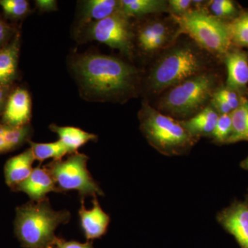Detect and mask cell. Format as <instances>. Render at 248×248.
Segmentation results:
<instances>
[{
	"label": "cell",
	"mask_w": 248,
	"mask_h": 248,
	"mask_svg": "<svg viewBox=\"0 0 248 248\" xmlns=\"http://www.w3.org/2000/svg\"><path fill=\"white\" fill-rule=\"evenodd\" d=\"M72 68L84 95L94 100L124 102L137 92L138 70L115 57L78 55L72 62Z\"/></svg>",
	"instance_id": "obj_1"
},
{
	"label": "cell",
	"mask_w": 248,
	"mask_h": 248,
	"mask_svg": "<svg viewBox=\"0 0 248 248\" xmlns=\"http://www.w3.org/2000/svg\"><path fill=\"white\" fill-rule=\"evenodd\" d=\"M71 217L68 210H54L48 197L31 201L16 209L15 233L23 248H46L53 246L57 228L68 223Z\"/></svg>",
	"instance_id": "obj_2"
},
{
	"label": "cell",
	"mask_w": 248,
	"mask_h": 248,
	"mask_svg": "<svg viewBox=\"0 0 248 248\" xmlns=\"http://www.w3.org/2000/svg\"><path fill=\"white\" fill-rule=\"evenodd\" d=\"M138 117L148 143L166 156L186 154L200 140L189 133L182 121L163 114L148 103L142 104Z\"/></svg>",
	"instance_id": "obj_3"
},
{
	"label": "cell",
	"mask_w": 248,
	"mask_h": 248,
	"mask_svg": "<svg viewBox=\"0 0 248 248\" xmlns=\"http://www.w3.org/2000/svg\"><path fill=\"white\" fill-rule=\"evenodd\" d=\"M206 59L191 44H182L169 49L156 62L148 77L153 93H162L182 81L205 72Z\"/></svg>",
	"instance_id": "obj_4"
},
{
	"label": "cell",
	"mask_w": 248,
	"mask_h": 248,
	"mask_svg": "<svg viewBox=\"0 0 248 248\" xmlns=\"http://www.w3.org/2000/svg\"><path fill=\"white\" fill-rule=\"evenodd\" d=\"M217 76L203 72L170 88L159 101V109L170 117L187 120L198 113L211 101L217 89Z\"/></svg>",
	"instance_id": "obj_5"
},
{
	"label": "cell",
	"mask_w": 248,
	"mask_h": 248,
	"mask_svg": "<svg viewBox=\"0 0 248 248\" xmlns=\"http://www.w3.org/2000/svg\"><path fill=\"white\" fill-rule=\"evenodd\" d=\"M171 18L179 34L190 36L196 43L209 53L218 57L226 56L232 45L228 24L210 16L202 10H194Z\"/></svg>",
	"instance_id": "obj_6"
},
{
	"label": "cell",
	"mask_w": 248,
	"mask_h": 248,
	"mask_svg": "<svg viewBox=\"0 0 248 248\" xmlns=\"http://www.w3.org/2000/svg\"><path fill=\"white\" fill-rule=\"evenodd\" d=\"M89 159L87 155L76 152L66 159L53 160L45 167L53 177L60 193L76 190L81 200L87 197H103L104 192L88 169Z\"/></svg>",
	"instance_id": "obj_7"
},
{
	"label": "cell",
	"mask_w": 248,
	"mask_h": 248,
	"mask_svg": "<svg viewBox=\"0 0 248 248\" xmlns=\"http://www.w3.org/2000/svg\"><path fill=\"white\" fill-rule=\"evenodd\" d=\"M87 38L105 44L130 56L133 53L135 32L129 17L122 13L85 26Z\"/></svg>",
	"instance_id": "obj_8"
},
{
	"label": "cell",
	"mask_w": 248,
	"mask_h": 248,
	"mask_svg": "<svg viewBox=\"0 0 248 248\" xmlns=\"http://www.w3.org/2000/svg\"><path fill=\"white\" fill-rule=\"evenodd\" d=\"M179 35V29L174 30L169 22L154 19L138 27L135 32V40L142 53L151 55L169 46Z\"/></svg>",
	"instance_id": "obj_9"
},
{
	"label": "cell",
	"mask_w": 248,
	"mask_h": 248,
	"mask_svg": "<svg viewBox=\"0 0 248 248\" xmlns=\"http://www.w3.org/2000/svg\"><path fill=\"white\" fill-rule=\"evenodd\" d=\"M217 220L234 238L240 248H248V196L223 209L217 214Z\"/></svg>",
	"instance_id": "obj_10"
},
{
	"label": "cell",
	"mask_w": 248,
	"mask_h": 248,
	"mask_svg": "<svg viewBox=\"0 0 248 248\" xmlns=\"http://www.w3.org/2000/svg\"><path fill=\"white\" fill-rule=\"evenodd\" d=\"M93 207L87 210L84 200H81L79 210L80 227L87 241L100 239L107 234L110 222V217L102 210L97 197L92 201Z\"/></svg>",
	"instance_id": "obj_11"
},
{
	"label": "cell",
	"mask_w": 248,
	"mask_h": 248,
	"mask_svg": "<svg viewBox=\"0 0 248 248\" xmlns=\"http://www.w3.org/2000/svg\"><path fill=\"white\" fill-rule=\"evenodd\" d=\"M31 99L27 90L17 89L10 94L5 105L2 122L11 127L29 125L31 118Z\"/></svg>",
	"instance_id": "obj_12"
},
{
	"label": "cell",
	"mask_w": 248,
	"mask_h": 248,
	"mask_svg": "<svg viewBox=\"0 0 248 248\" xmlns=\"http://www.w3.org/2000/svg\"><path fill=\"white\" fill-rule=\"evenodd\" d=\"M14 190L27 194L32 202H40L47 198L50 192H60L53 177L45 166L35 168L31 175Z\"/></svg>",
	"instance_id": "obj_13"
},
{
	"label": "cell",
	"mask_w": 248,
	"mask_h": 248,
	"mask_svg": "<svg viewBox=\"0 0 248 248\" xmlns=\"http://www.w3.org/2000/svg\"><path fill=\"white\" fill-rule=\"evenodd\" d=\"M225 63L227 68L226 86L237 91L244 89L248 84V57L242 50H233L226 54Z\"/></svg>",
	"instance_id": "obj_14"
},
{
	"label": "cell",
	"mask_w": 248,
	"mask_h": 248,
	"mask_svg": "<svg viewBox=\"0 0 248 248\" xmlns=\"http://www.w3.org/2000/svg\"><path fill=\"white\" fill-rule=\"evenodd\" d=\"M35 161L31 148L8 160L4 166L5 181L7 186L14 190L24 182L33 170L32 164Z\"/></svg>",
	"instance_id": "obj_15"
},
{
	"label": "cell",
	"mask_w": 248,
	"mask_h": 248,
	"mask_svg": "<svg viewBox=\"0 0 248 248\" xmlns=\"http://www.w3.org/2000/svg\"><path fill=\"white\" fill-rule=\"evenodd\" d=\"M119 12H120V1L117 0L85 1L80 14V22L82 27H85Z\"/></svg>",
	"instance_id": "obj_16"
},
{
	"label": "cell",
	"mask_w": 248,
	"mask_h": 248,
	"mask_svg": "<svg viewBox=\"0 0 248 248\" xmlns=\"http://www.w3.org/2000/svg\"><path fill=\"white\" fill-rule=\"evenodd\" d=\"M219 115L213 106L208 105L190 118L181 121L184 126L194 137L197 138L211 137Z\"/></svg>",
	"instance_id": "obj_17"
},
{
	"label": "cell",
	"mask_w": 248,
	"mask_h": 248,
	"mask_svg": "<svg viewBox=\"0 0 248 248\" xmlns=\"http://www.w3.org/2000/svg\"><path fill=\"white\" fill-rule=\"evenodd\" d=\"M49 128L58 135L59 140L66 146L70 155L76 153L89 142L97 141L98 139L97 135L76 127L59 126L51 124Z\"/></svg>",
	"instance_id": "obj_18"
},
{
	"label": "cell",
	"mask_w": 248,
	"mask_h": 248,
	"mask_svg": "<svg viewBox=\"0 0 248 248\" xmlns=\"http://www.w3.org/2000/svg\"><path fill=\"white\" fill-rule=\"evenodd\" d=\"M169 12L168 1L164 0H122L120 13L129 18L140 17L150 14Z\"/></svg>",
	"instance_id": "obj_19"
},
{
	"label": "cell",
	"mask_w": 248,
	"mask_h": 248,
	"mask_svg": "<svg viewBox=\"0 0 248 248\" xmlns=\"http://www.w3.org/2000/svg\"><path fill=\"white\" fill-rule=\"evenodd\" d=\"M19 46L17 35L11 44L0 49V85L8 86L16 78Z\"/></svg>",
	"instance_id": "obj_20"
},
{
	"label": "cell",
	"mask_w": 248,
	"mask_h": 248,
	"mask_svg": "<svg viewBox=\"0 0 248 248\" xmlns=\"http://www.w3.org/2000/svg\"><path fill=\"white\" fill-rule=\"evenodd\" d=\"M232 132L228 143L248 141V100L241 97L239 107L231 113Z\"/></svg>",
	"instance_id": "obj_21"
},
{
	"label": "cell",
	"mask_w": 248,
	"mask_h": 248,
	"mask_svg": "<svg viewBox=\"0 0 248 248\" xmlns=\"http://www.w3.org/2000/svg\"><path fill=\"white\" fill-rule=\"evenodd\" d=\"M30 148L34 158L40 162L49 159L61 160L66 155H70L66 146L60 140L51 143H35L29 141Z\"/></svg>",
	"instance_id": "obj_22"
},
{
	"label": "cell",
	"mask_w": 248,
	"mask_h": 248,
	"mask_svg": "<svg viewBox=\"0 0 248 248\" xmlns=\"http://www.w3.org/2000/svg\"><path fill=\"white\" fill-rule=\"evenodd\" d=\"M202 10L210 16L222 21L226 19H234L239 16L237 6L231 0H212L206 1L204 3Z\"/></svg>",
	"instance_id": "obj_23"
},
{
	"label": "cell",
	"mask_w": 248,
	"mask_h": 248,
	"mask_svg": "<svg viewBox=\"0 0 248 248\" xmlns=\"http://www.w3.org/2000/svg\"><path fill=\"white\" fill-rule=\"evenodd\" d=\"M232 44L248 47V12L239 15L228 24Z\"/></svg>",
	"instance_id": "obj_24"
},
{
	"label": "cell",
	"mask_w": 248,
	"mask_h": 248,
	"mask_svg": "<svg viewBox=\"0 0 248 248\" xmlns=\"http://www.w3.org/2000/svg\"><path fill=\"white\" fill-rule=\"evenodd\" d=\"M31 132L32 130L29 125L20 127H11L6 125L4 138L9 151L16 149L26 141H30L29 138Z\"/></svg>",
	"instance_id": "obj_25"
},
{
	"label": "cell",
	"mask_w": 248,
	"mask_h": 248,
	"mask_svg": "<svg viewBox=\"0 0 248 248\" xmlns=\"http://www.w3.org/2000/svg\"><path fill=\"white\" fill-rule=\"evenodd\" d=\"M232 132V121L231 114L220 115L211 138L216 143H228Z\"/></svg>",
	"instance_id": "obj_26"
},
{
	"label": "cell",
	"mask_w": 248,
	"mask_h": 248,
	"mask_svg": "<svg viewBox=\"0 0 248 248\" xmlns=\"http://www.w3.org/2000/svg\"><path fill=\"white\" fill-rule=\"evenodd\" d=\"M0 6L6 16L16 19L24 17L30 11V5L26 0H0Z\"/></svg>",
	"instance_id": "obj_27"
},
{
	"label": "cell",
	"mask_w": 248,
	"mask_h": 248,
	"mask_svg": "<svg viewBox=\"0 0 248 248\" xmlns=\"http://www.w3.org/2000/svg\"><path fill=\"white\" fill-rule=\"evenodd\" d=\"M169 12L172 16H182L197 10L195 1L192 0H170L168 1Z\"/></svg>",
	"instance_id": "obj_28"
},
{
	"label": "cell",
	"mask_w": 248,
	"mask_h": 248,
	"mask_svg": "<svg viewBox=\"0 0 248 248\" xmlns=\"http://www.w3.org/2000/svg\"><path fill=\"white\" fill-rule=\"evenodd\" d=\"M215 94L224 100L233 111L237 108L241 104V97H239L237 92L227 87L218 88Z\"/></svg>",
	"instance_id": "obj_29"
},
{
	"label": "cell",
	"mask_w": 248,
	"mask_h": 248,
	"mask_svg": "<svg viewBox=\"0 0 248 248\" xmlns=\"http://www.w3.org/2000/svg\"><path fill=\"white\" fill-rule=\"evenodd\" d=\"M53 246L55 248H94L93 241H91L81 243L74 240L67 241L60 237L56 238Z\"/></svg>",
	"instance_id": "obj_30"
},
{
	"label": "cell",
	"mask_w": 248,
	"mask_h": 248,
	"mask_svg": "<svg viewBox=\"0 0 248 248\" xmlns=\"http://www.w3.org/2000/svg\"><path fill=\"white\" fill-rule=\"evenodd\" d=\"M35 2L37 9L41 12H51L58 10V2L54 0H37Z\"/></svg>",
	"instance_id": "obj_31"
},
{
	"label": "cell",
	"mask_w": 248,
	"mask_h": 248,
	"mask_svg": "<svg viewBox=\"0 0 248 248\" xmlns=\"http://www.w3.org/2000/svg\"><path fill=\"white\" fill-rule=\"evenodd\" d=\"M12 32V29L9 24L0 19V46L3 45L9 38Z\"/></svg>",
	"instance_id": "obj_32"
},
{
	"label": "cell",
	"mask_w": 248,
	"mask_h": 248,
	"mask_svg": "<svg viewBox=\"0 0 248 248\" xmlns=\"http://www.w3.org/2000/svg\"><path fill=\"white\" fill-rule=\"evenodd\" d=\"M5 127H6L5 124H0V154L9 152L7 145L4 138Z\"/></svg>",
	"instance_id": "obj_33"
},
{
	"label": "cell",
	"mask_w": 248,
	"mask_h": 248,
	"mask_svg": "<svg viewBox=\"0 0 248 248\" xmlns=\"http://www.w3.org/2000/svg\"><path fill=\"white\" fill-rule=\"evenodd\" d=\"M8 88L7 86L0 85V112L7 102Z\"/></svg>",
	"instance_id": "obj_34"
},
{
	"label": "cell",
	"mask_w": 248,
	"mask_h": 248,
	"mask_svg": "<svg viewBox=\"0 0 248 248\" xmlns=\"http://www.w3.org/2000/svg\"><path fill=\"white\" fill-rule=\"evenodd\" d=\"M241 167L243 169L246 170H248V155L246 159L241 161Z\"/></svg>",
	"instance_id": "obj_35"
},
{
	"label": "cell",
	"mask_w": 248,
	"mask_h": 248,
	"mask_svg": "<svg viewBox=\"0 0 248 248\" xmlns=\"http://www.w3.org/2000/svg\"><path fill=\"white\" fill-rule=\"evenodd\" d=\"M54 248L53 246H48V247H46V248Z\"/></svg>",
	"instance_id": "obj_36"
}]
</instances>
